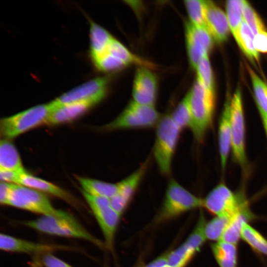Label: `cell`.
<instances>
[{
	"label": "cell",
	"mask_w": 267,
	"mask_h": 267,
	"mask_svg": "<svg viewBox=\"0 0 267 267\" xmlns=\"http://www.w3.org/2000/svg\"><path fill=\"white\" fill-rule=\"evenodd\" d=\"M42 263L45 267H72L50 253L43 255Z\"/></svg>",
	"instance_id": "38"
},
{
	"label": "cell",
	"mask_w": 267,
	"mask_h": 267,
	"mask_svg": "<svg viewBox=\"0 0 267 267\" xmlns=\"http://www.w3.org/2000/svg\"><path fill=\"white\" fill-rule=\"evenodd\" d=\"M180 131L171 115L164 116L157 124L153 154L159 170L164 175L170 173Z\"/></svg>",
	"instance_id": "2"
},
{
	"label": "cell",
	"mask_w": 267,
	"mask_h": 267,
	"mask_svg": "<svg viewBox=\"0 0 267 267\" xmlns=\"http://www.w3.org/2000/svg\"><path fill=\"white\" fill-rule=\"evenodd\" d=\"M32 267H40L38 264H35L32 265Z\"/></svg>",
	"instance_id": "43"
},
{
	"label": "cell",
	"mask_w": 267,
	"mask_h": 267,
	"mask_svg": "<svg viewBox=\"0 0 267 267\" xmlns=\"http://www.w3.org/2000/svg\"><path fill=\"white\" fill-rule=\"evenodd\" d=\"M247 205L243 196L234 194L223 183L216 186L203 199V207L210 213L229 219Z\"/></svg>",
	"instance_id": "8"
},
{
	"label": "cell",
	"mask_w": 267,
	"mask_h": 267,
	"mask_svg": "<svg viewBox=\"0 0 267 267\" xmlns=\"http://www.w3.org/2000/svg\"><path fill=\"white\" fill-rule=\"evenodd\" d=\"M241 238L254 250L267 256V240L248 223L243 226Z\"/></svg>",
	"instance_id": "28"
},
{
	"label": "cell",
	"mask_w": 267,
	"mask_h": 267,
	"mask_svg": "<svg viewBox=\"0 0 267 267\" xmlns=\"http://www.w3.org/2000/svg\"><path fill=\"white\" fill-rule=\"evenodd\" d=\"M148 167L143 163L136 170L117 183L116 194L110 199L111 207L120 215L126 209L137 190Z\"/></svg>",
	"instance_id": "12"
},
{
	"label": "cell",
	"mask_w": 267,
	"mask_h": 267,
	"mask_svg": "<svg viewBox=\"0 0 267 267\" xmlns=\"http://www.w3.org/2000/svg\"><path fill=\"white\" fill-rule=\"evenodd\" d=\"M261 115L262 118L265 130V131L267 135V115Z\"/></svg>",
	"instance_id": "42"
},
{
	"label": "cell",
	"mask_w": 267,
	"mask_h": 267,
	"mask_svg": "<svg viewBox=\"0 0 267 267\" xmlns=\"http://www.w3.org/2000/svg\"><path fill=\"white\" fill-rule=\"evenodd\" d=\"M188 94L192 114L190 129L196 140L202 142L213 122L215 107L214 92L196 80Z\"/></svg>",
	"instance_id": "1"
},
{
	"label": "cell",
	"mask_w": 267,
	"mask_h": 267,
	"mask_svg": "<svg viewBox=\"0 0 267 267\" xmlns=\"http://www.w3.org/2000/svg\"><path fill=\"white\" fill-rule=\"evenodd\" d=\"M199 207H203V199L193 195L175 180L171 179L158 219L159 221L169 220Z\"/></svg>",
	"instance_id": "7"
},
{
	"label": "cell",
	"mask_w": 267,
	"mask_h": 267,
	"mask_svg": "<svg viewBox=\"0 0 267 267\" xmlns=\"http://www.w3.org/2000/svg\"><path fill=\"white\" fill-rule=\"evenodd\" d=\"M160 115L154 106L132 101L114 120L103 127L106 131L151 127L158 124Z\"/></svg>",
	"instance_id": "6"
},
{
	"label": "cell",
	"mask_w": 267,
	"mask_h": 267,
	"mask_svg": "<svg viewBox=\"0 0 267 267\" xmlns=\"http://www.w3.org/2000/svg\"><path fill=\"white\" fill-rule=\"evenodd\" d=\"M230 100H227L225 104L219 129V151L223 171L226 166L231 143Z\"/></svg>",
	"instance_id": "19"
},
{
	"label": "cell",
	"mask_w": 267,
	"mask_h": 267,
	"mask_svg": "<svg viewBox=\"0 0 267 267\" xmlns=\"http://www.w3.org/2000/svg\"><path fill=\"white\" fill-rule=\"evenodd\" d=\"M18 184L52 194L71 204H76L74 197L63 189L50 182L30 175L26 171L21 174Z\"/></svg>",
	"instance_id": "17"
},
{
	"label": "cell",
	"mask_w": 267,
	"mask_h": 267,
	"mask_svg": "<svg viewBox=\"0 0 267 267\" xmlns=\"http://www.w3.org/2000/svg\"><path fill=\"white\" fill-rule=\"evenodd\" d=\"M185 38L190 63L195 69L201 59L211 49L212 37L206 27L196 26L190 22L186 24Z\"/></svg>",
	"instance_id": "11"
},
{
	"label": "cell",
	"mask_w": 267,
	"mask_h": 267,
	"mask_svg": "<svg viewBox=\"0 0 267 267\" xmlns=\"http://www.w3.org/2000/svg\"><path fill=\"white\" fill-rule=\"evenodd\" d=\"M25 171L18 172L8 170H0V181L18 184L21 174Z\"/></svg>",
	"instance_id": "37"
},
{
	"label": "cell",
	"mask_w": 267,
	"mask_h": 267,
	"mask_svg": "<svg viewBox=\"0 0 267 267\" xmlns=\"http://www.w3.org/2000/svg\"><path fill=\"white\" fill-rule=\"evenodd\" d=\"M211 249L220 267H237L236 245L220 240L213 243Z\"/></svg>",
	"instance_id": "23"
},
{
	"label": "cell",
	"mask_w": 267,
	"mask_h": 267,
	"mask_svg": "<svg viewBox=\"0 0 267 267\" xmlns=\"http://www.w3.org/2000/svg\"><path fill=\"white\" fill-rule=\"evenodd\" d=\"M170 115L174 123L181 131L186 128H190L192 114L188 93Z\"/></svg>",
	"instance_id": "29"
},
{
	"label": "cell",
	"mask_w": 267,
	"mask_h": 267,
	"mask_svg": "<svg viewBox=\"0 0 267 267\" xmlns=\"http://www.w3.org/2000/svg\"><path fill=\"white\" fill-rule=\"evenodd\" d=\"M78 180L84 189L83 191L89 195L110 199L117 192V183L82 177H78Z\"/></svg>",
	"instance_id": "24"
},
{
	"label": "cell",
	"mask_w": 267,
	"mask_h": 267,
	"mask_svg": "<svg viewBox=\"0 0 267 267\" xmlns=\"http://www.w3.org/2000/svg\"><path fill=\"white\" fill-rule=\"evenodd\" d=\"M243 20L249 26L254 35L266 31L265 25L256 11L248 1L243 0Z\"/></svg>",
	"instance_id": "35"
},
{
	"label": "cell",
	"mask_w": 267,
	"mask_h": 267,
	"mask_svg": "<svg viewBox=\"0 0 267 267\" xmlns=\"http://www.w3.org/2000/svg\"><path fill=\"white\" fill-rule=\"evenodd\" d=\"M254 218L248 205L243 207L230 219L221 240L236 245L241 237L243 225Z\"/></svg>",
	"instance_id": "20"
},
{
	"label": "cell",
	"mask_w": 267,
	"mask_h": 267,
	"mask_svg": "<svg viewBox=\"0 0 267 267\" xmlns=\"http://www.w3.org/2000/svg\"><path fill=\"white\" fill-rule=\"evenodd\" d=\"M104 236L106 246L111 249L120 215L111 205L93 212Z\"/></svg>",
	"instance_id": "18"
},
{
	"label": "cell",
	"mask_w": 267,
	"mask_h": 267,
	"mask_svg": "<svg viewBox=\"0 0 267 267\" xmlns=\"http://www.w3.org/2000/svg\"><path fill=\"white\" fill-rule=\"evenodd\" d=\"M89 32L90 54L94 60L107 51L114 38L105 29L92 21L90 22Z\"/></svg>",
	"instance_id": "21"
},
{
	"label": "cell",
	"mask_w": 267,
	"mask_h": 267,
	"mask_svg": "<svg viewBox=\"0 0 267 267\" xmlns=\"http://www.w3.org/2000/svg\"><path fill=\"white\" fill-rule=\"evenodd\" d=\"M248 71L260 114L267 115V85L251 69Z\"/></svg>",
	"instance_id": "30"
},
{
	"label": "cell",
	"mask_w": 267,
	"mask_h": 267,
	"mask_svg": "<svg viewBox=\"0 0 267 267\" xmlns=\"http://www.w3.org/2000/svg\"><path fill=\"white\" fill-rule=\"evenodd\" d=\"M108 84L106 77H98L72 89L51 101L53 110L60 106L85 100L97 103L105 96Z\"/></svg>",
	"instance_id": "10"
},
{
	"label": "cell",
	"mask_w": 267,
	"mask_h": 267,
	"mask_svg": "<svg viewBox=\"0 0 267 267\" xmlns=\"http://www.w3.org/2000/svg\"><path fill=\"white\" fill-rule=\"evenodd\" d=\"M206 27L217 42L226 40L230 28L226 14L211 0H206Z\"/></svg>",
	"instance_id": "14"
},
{
	"label": "cell",
	"mask_w": 267,
	"mask_h": 267,
	"mask_svg": "<svg viewBox=\"0 0 267 267\" xmlns=\"http://www.w3.org/2000/svg\"><path fill=\"white\" fill-rule=\"evenodd\" d=\"M53 110L51 102L38 105L0 121L1 135L4 139L12 138L45 123Z\"/></svg>",
	"instance_id": "4"
},
{
	"label": "cell",
	"mask_w": 267,
	"mask_h": 267,
	"mask_svg": "<svg viewBox=\"0 0 267 267\" xmlns=\"http://www.w3.org/2000/svg\"><path fill=\"white\" fill-rule=\"evenodd\" d=\"M195 69L197 72V80L206 88L214 91L213 76L208 54L201 59Z\"/></svg>",
	"instance_id": "34"
},
{
	"label": "cell",
	"mask_w": 267,
	"mask_h": 267,
	"mask_svg": "<svg viewBox=\"0 0 267 267\" xmlns=\"http://www.w3.org/2000/svg\"><path fill=\"white\" fill-rule=\"evenodd\" d=\"M231 136L233 158L241 166L246 163L245 145V127L240 89H237L230 100Z\"/></svg>",
	"instance_id": "9"
},
{
	"label": "cell",
	"mask_w": 267,
	"mask_h": 267,
	"mask_svg": "<svg viewBox=\"0 0 267 267\" xmlns=\"http://www.w3.org/2000/svg\"><path fill=\"white\" fill-rule=\"evenodd\" d=\"M196 252L184 243L169 253L168 265L170 267H184Z\"/></svg>",
	"instance_id": "33"
},
{
	"label": "cell",
	"mask_w": 267,
	"mask_h": 267,
	"mask_svg": "<svg viewBox=\"0 0 267 267\" xmlns=\"http://www.w3.org/2000/svg\"><path fill=\"white\" fill-rule=\"evenodd\" d=\"M97 103L92 100L75 102L54 109L45 123L56 125L71 121L79 117Z\"/></svg>",
	"instance_id": "16"
},
{
	"label": "cell",
	"mask_w": 267,
	"mask_h": 267,
	"mask_svg": "<svg viewBox=\"0 0 267 267\" xmlns=\"http://www.w3.org/2000/svg\"><path fill=\"white\" fill-rule=\"evenodd\" d=\"M157 91V81L154 74L147 68H138L134 79L133 101L140 104L154 106Z\"/></svg>",
	"instance_id": "13"
},
{
	"label": "cell",
	"mask_w": 267,
	"mask_h": 267,
	"mask_svg": "<svg viewBox=\"0 0 267 267\" xmlns=\"http://www.w3.org/2000/svg\"><path fill=\"white\" fill-rule=\"evenodd\" d=\"M13 185V183L3 181L0 182V202L1 204L8 205Z\"/></svg>",
	"instance_id": "40"
},
{
	"label": "cell",
	"mask_w": 267,
	"mask_h": 267,
	"mask_svg": "<svg viewBox=\"0 0 267 267\" xmlns=\"http://www.w3.org/2000/svg\"><path fill=\"white\" fill-rule=\"evenodd\" d=\"M184 4L190 18V22L201 27H206V0H187Z\"/></svg>",
	"instance_id": "31"
},
{
	"label": "cell",
	"mask_w": 267,
	"mask_h": 267,
	"mask_svg": "<svg viewBox=\"0 0 267 267\" xmlns=\"http://www.w3.org/2000/svg\"><path fill=\"white\" fill-rule=\"evenodd\" d=\"M243 0H229L226 2V14L230 31L235 40L243 20Z\"/></svg>",
	"instance_id": "27"
},
{
	"label": "cell",
	"mask_w": 267,
	"mask_h": 267,
	"mask_svg": "<svg viewBox=\"0 0 267 267\" xmlns=\"http://www.w3.org/2000/svg\"><path fill=\"white\" fill-rule=\"evenodd\" d=\"M169 255L164 254L144 267H165L168 265Z\"/></svg>",
	"instance_id": "41"
},
{
	"label": "cell",
	"mask_w": 267,
	"mask_h": 267,
	"mask_svg": "<svg viewBox=\"0 0 267 267\" xmlns=\"http://www.w3.org/2000/svg\"><path fill=\"white\" fill-rule=\"evenodd\" d=\"M0 248L8 252L45 254L63 247L29 241L5 234H0Z\"/></svg>",
	"instance_id": "15"
},
{
	"label": "cell",
	"mask_w": 267,
	"mask_h": 267,
	"mask_svg": "<svg viewBox=\"0 0 267 267\" xmlns=\"http://www.w3.org/2000/svg\"><path fill=\"white\" fill-rule=\"evenodd\" d=\"M23 223L40 232L61 236L81 238L100 246V242L92 236L77 222L74 217L67 218L43 216Z\"/></svg>",
	"instance_id": "3"
},
{
	"label": "cell",
	"mask_w": 267,
	"mask_h": 267,
	"mask_svg": "<svg viewBox=\"0 0 267 267\" xmlns=\"http://www.w3.org/2000/svg\"><path fill=\"white\" fill-rule=\"evenodd\" d=\"M254 34L243 20L240 27L236 41L243 52L251 59L259 61V53L254 44Z\"/></svg>",
	"instance_id": "26"
},
{
	"label": "cell",
	"mask_w": 267,
	"mask_h": 267,
	"mask_svg": "<svg viewBox=\"0 0 267 267\" xmlns=\"http://www.w3.org/2000/svg\"><path fill=\"white\" fill-rule=\"evenodd\" d=\"M0 170L25 171L16 148L8 139L0 140Z\"/></svg>",
	"instance_id": "22"
},
{
	"label": "cell",
	"mask_w": 267,
	"mask_h": 267,
	"mask_svg": "<svg viewBox=\"0 0 267 267\" xmlns=\"http://www.w3.org/2000/svg\"><path fill=\"white\" fill-rule=\"evenodd\" d=\"M8 205L43 216L74 217L70 213L55 209L41 192L19 184H13Z\"/></svg>",
	"instance_id": "5"
},
{
	"label": "cell",
	"mask_w": 267,
	"mask_h": 267,
	"mask_svg": "<svg viewBox=\"0 0 267 267\" xmlns=\"http://www.w3.org/2000/svg\"><path fill=\"white\" fill-rule=\"evenodd\" d=\"M254 44L258 52L267 53V32L266 31L254 35Z\"/></svg>",
	"instance_id": "39"
},
{
	"label": "cell",
	"mask_w": 267,
	"mask_h": 267,
	"mask_svg": "<svg viewBox=\"0 0 267 267\" xmlns=\"http://www.w3.org/2000/svg\"><path fill=\"white\" fill-rule=\"evenodd\" d=\"M93 61L96 67L104 72L117 71L127 66L122 60L107 51Z\"/></svg>",
	"instance_id": "36"
},
{
	"label": "cell",
	"mask_w": 267,
	"mask_h": 267,
	"mask_svg": "<svg viewBox=\"0 0 267 267\" xmlns=\"http://www.w3.org/2000/svg\"><path fill=\"white\" fill-rule=\"evenodd\" d=\"M230 219L226 217H217L206 222L204 227L206 238L212 241H220Z\"/></svg>",
	"instance_id": "32"
},
{
	"label": "cell",
	"mask_w": 267,
	"mask_h": 267,
	"mask_svg": "<svg viewBox=\"0 0 267 267\" xmlns=\"http://www.w3.org/2000/svg\"><path fill=\"white\" fill-rule=\"evenodd\" d=\"M107 52L122 60L127 65L136 64L147 68L154 67L153 64L133 54L122 44L114 38L112 40Z\"/></svg>",
	"instance_id": "25"
}]
</instances>
